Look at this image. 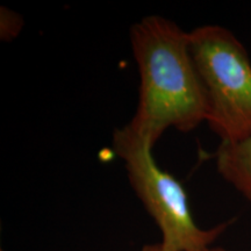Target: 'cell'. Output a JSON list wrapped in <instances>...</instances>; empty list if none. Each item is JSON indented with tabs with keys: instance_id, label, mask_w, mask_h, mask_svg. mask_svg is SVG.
<instances>
[{
	"instance_id": "cell-1",
	"label": "cell",
	"mask_w": 251,
	"mask_h": 251,
	"mask_svg": "<svg viewBox=\"0 0 251 251\" xmlns=\"http://www.w3.org/2000/svg\"><path fill=\"white\" fill-rule=\"evenodd\" d=\"M130 45L140 90L126 129L153 148L169 128L188 133L206 122L208 99L191 54L188 31L161 15H148L131 26Z\"/></svg>"
},
{
	"instance_id": "cell-6",
	"label": "cell",
	"mask_w": 251,
	"mask_h": 251,
	"mask_svg": "<svg viewBox=\"0 0 251 251\" xmlns=\"http://www.w3.org/2000/svg\"><path fill=\"white\" fill-rule=\"evenodd\" d=\"M141 251H166L161 243H155V244H146V246L142 247ZM207 251H230L225 249V248L221 247H215V248H209Z\"/></svg>"
},
{
	"instance_id": "cell-5",
	"label": "cell",
	"mask_w": 251,
	"mask_h": 251,
	"mask_svg": "<svg viewBox=\"0 0 251 251\" xmlns=\"http://www.w3.org/2000/svg\"><path fill=\"white\" fill-rule=\"evenodd\" d=\"M23 28V19L9 11L1 7V37L5 40H12L20 33Z\"/></svg>"
},
{
	"instance_id": "cell-4",
	"label": "cell",
	"mask_w": 251,
	"mask_h": 251,
	"mask_svg": "<svg viewBox=\"0 0 251 251\" xmlns=\"http://www.w3.org/2000/svg\"><path fill=\"white\" fill-rule=\"evenodd\" d=\"M216 170L251 203V137L237 143H221L215 151Z\"/></svg>"
},
{
	"instance_id": "cell-3",
	"label": "cell",
	"mask_w": 251,
	"mask_h": 251,
	"mask_svg": "<svg viewBox=\"0 0 251 251\" xmlns=\"http://www.w3.org/2000/svg\"><path fill=\"white\" fill-rule=\"evenodd\" d=\"M113 149L125 163L135 194L161 230V244L166 251H207L229 227V222H224L200 228L183 184L163 170L153 157V148L125 126L113 134Z\"/></svg>"
},
{
	"instance_id": "cell-2",
	"label": "cell",
	"mask_w": 251,
	"mask_h": 251,
	"mask_svg": "<svg viewBox=\"0 0 251 251\" xmlns=\"http://www.w3.org/2000/svg\"><path fill=\"white\" fill-rule=\"evenodd\" d=\"M190 49L208 99L206 124L221 143L251 137V59L233 31L203 25L188 31Z\"/></svg>"
}]
</instances>
